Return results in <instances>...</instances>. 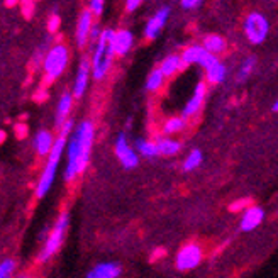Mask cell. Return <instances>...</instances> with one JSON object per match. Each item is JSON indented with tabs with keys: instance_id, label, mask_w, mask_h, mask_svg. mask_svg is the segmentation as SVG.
Returning <instances> with one entry per match:
<instances>
[{
	"instance_id": "cell-14",
	"label": "cell",
	"mask_w": 278,
	"mask_h": 278,
	"mask_svg": "<svg viewBox=\"0 0 278 278\" xmlns=\"http://www.w3.org/2000/svg\"><path fill=\"white\" fill-rule=\"evenodd\" d=\"M263 217H264V212L261 207H248V210L244 212L243 216V221H241V229L243 231H253L256 229L259 224L263 222Z\"/></svg>"
},
{
	"instance_id": "cell-23",
	"label": "cell",
	"mask_w": 278,
	"mask_h": 278,
	"mask_svg": "<svg viewBox=\"0 0 278 278\" xmlns=\"http://www.w3.org/2000/svg\"><path fill=\"white\" fill-rule=\"evenodd\" d=\"M163 83H165L163 73L160 71V68H155L150 75H148L146 88H148V90H151V92H155V90H158V88L163 87Z\"/></svg>"
},
{
	"instance_id": "cell-35",
	"label": "cell",
	"mask_w": 278,
	"mask_h": 278,
	"mask_svg": "<svg viewBox=\"0 0 278 278\" xmlns=\"http://www.w3.org/2000/svg\"><path fill=\"white\" fill-rule=\"evenodd\" d=\"M199 6H200L199 0H183V2H182V7L183 9H195V7H199Z\"/></svg>"
},
{
	"instance_id": "cell-4",
	"label": "cell",
	"mask_w": 278,
	"mask_h": 278,
	"mask_svg": "<svg viewBox=\"0 0 278 278\" xmlns=\"http://www.w3.org/2000/svg\"><path fill=\"white\" fill-rule=\"evenodd\" d=\"M68 48L63 46V44H56L55 48L49 49L48 55L44 56V78L41 88H46L48 85H51L65 71L66 65H68Z\"/></svg>"
},
{
	"instance_id": "cell-18",
	"label": "cell",
	"mask_w": 278,
	"mask_h": 278,
	"mask_svg": "<svg viewBox=\"0 0 278 278\" xmlns=\"http://www.w3.org/2000/svg\"><path fill=\"white\" fill-rule=\"evenodd\" d=\"M185 68V65L182 63L180 56L178 55H170L168 58H165L163 63L160 65V71L163 73V77H172V75H175L177 71H180Z\"/></svg>"
},
{
	"instance_id": "cell-30",
	"label": "cell",
	"mask_w": 278,
	"mask_h": 278,
	"mask_svg": "<svg viewBox=\"0 0 278 278\" xmlns=\"http://www.w3.org/2000/svg\"><path fill=\"white\" fill-rule=\"evenodd\" d=\"M58 28H60V16H58L56 12H53L48 21V31L49 33H56Z\"/></svg>"
},
{
	"instance_id": "cell-26",
	"label": "cell",
	"mask_w": 278,
	"mask_h": 278,
	"mask_svg": "<svg viewBox=\"0 0 278 278\" xmlns=\"http://www.w3.org/2000/svg\"><path fill=\"white\" fill-rule=\"evenodd\" d=\"M200 163H202V151L200 150L190 151V155H188L185 161H183V172H192V170H195Z\"/></svg>"
},
{
	"instance_id": "cell-2",
	"label": "cell",
	"mask_w": 278,
	"mask_h": 278,
	"mask_svg": "<svg viewBox=\"0 0 278 278\" xmlns=\"http://www.w3.org/2000/svg\"><path fill=\"white\" fill-rule=\"evenodd\" d=\"M71 127H73V120L71 119H68L60 127V134H58V137L55 139V145H53L51 153L48 155L46 167H44L41 177H39L38 185H36V195H38L39 199H43V197L48 194L49 188H51V185H53V182H55L58 165H60L61 155H63V151H65L66 143H68V134L71 131Z\"/></svg>"
},
{
	"instance_id": "cell-6",
	"label": "cell",
	"mask_w": 278,
	"mask_h": 278,
	"mask_svg": "<svg viewBox=\"0 0 278 278\" xmlns=\"http://www.w3.org/2000/svg\"><path fill=\"white\" fill-rule=\"evenodd\" d=\"M270 24H268L266 17L258 14V12H251L244 21V33L248 36L249 43L261 44L268 36Z\"/></svg>"
},
{
	"instance_id": "cell-28",
	"label": "cell",
	"mask_w": 278,
	"mask_h": 278,
	"mask_svg": "<svg viewBox=\"0 0 278 278\" xmlns=\"http://www.w3.org/2000/svg\"><path fill=\"white\" fill-rule=\"evenodd\" d=\"M14 270H16L14 259H6V261L0 263V278H11Z\"/></svg>"
},
{
	"instance_id": "cell-15",
	"label": "cell",
	"mask_w": 278,
	"mask_h": 278,
	"mask_svg": "<svg viewBox=\"0 0 278 278\" xmlns=\"http://www.w3.org/2000/svg\"><path fill=\"white\" fill-rule=\"evenodd\" d=\"M122 268L117 263H100L87 273V278H117Z\"/></svg>"
},
{
	"instance_id": "cell-11",
	"label": "cell",
	"mask_w": 278,
	"mask_h": 278,
	"mask_svg": "<svg viewBox=\"0 0 278 278\" xmlns=\"http://www.w3.org/2000/svg\"><path fill=\"white\" fill-rule=\"evenodd\" d=\"M93 28V16L88 9H83L80 12V19L77 24V44L83 48L87 44L88 38H90V31Z\"/></svg>"
},
{
	"instance_id": "cell-13",
	"label": "cell",
	"mask_w": 278,
	"mask_h": 278,
	"mask_svg": "<svg viewBox=\"0 0 278 278\" xmlns=\"http://www.w3.org/2000/svg\"><path fill=\"white\" fill-rule=\"evenodd\" d=\"M134 44V38L132 33L127 29H119L114 33V41H112V46H114V53L115 56H125L129 51H131Z\"/></svg>"
},
{
	"instance_id": "cell-25",
	"label": "cell",
	"mask_w": 278,
	"mask_h": 278,
	"mask_svg": "<svg viewBox=\"0 0 278 278\" xmlns=\"http://www.w3.org/2000/svg\"><path fill=\"white\" fill-rule=\"evenodd\" d=\"M187 120L183 117H172L168 119L167 122L163 124V132L165 134H175V132H180L185 129Z\"/></svg>"
},
{
	"instance_id": "cell-3",
	"label": "cell",
	"mask_w": 278,
	"mask_h": 278,
	"mask_svg": "<svg viewBox=\"0 0 278 278\" xmlns=\"http://www.w3.org/2000/svg\"><path fill=\"white\" fill-rule=\"evenodd\" d=\"M114 29L107 28L104 31H100V36L97 39V46L95 51L90 58V68H92V75L95 80H102L112 68V61H114V46H112V41H114Z\"/></svg>"
},
{
	"instance_id": "cell-16",
	"label": "cell",
	"mask_w": 278,
	"mask_h": 278,
	"mask_svg": "<svg viewBox=\"0 0 278 278\" xmlns=\"http://www.w3.org/2000/svg\"><path fill=\"white\" fill-rule=\"evenodd\" d=\"M73 107V95L70 92H65L58 102V109H56V127L60 129L63 124L68 120V115Z\"/></svg>"
},
{
	"instance_id": "cell-8",
	"label": "cell",
	"mask_w": 278,
	"mask_h": 278,
	"mask_svg": "<svg viewBox=\"0 0 278 278\" xmlns=\"http://www.w3.org/2000/svg\"><path fill=\"white\" fill-rule=\"evenodd\" d=\"M115 155H117L120 165H122L124 168L132 170L137 167V163H139L137 153L127 145V139H125L124 134H119L117 141H115Z\"/></svg>"
},
{
	"instance_id": "cell-21",
	"label": "cell",
	"mask_w": 278,
	"mask_h": 278,
	"mask_svg": "<svg viewBox=\"0 0 278 278\" xmlns=\"http://www.w3.org/2000/svg\"><path fill=\"white\" fill-rule=\"evenodd\" d=\"M204 53H205V49L202 46H190L182 53L180 60L183 65L188 66V65H192V63H199L200 58L204 56Z\"/></svg>"
},
{
	"instance_id": "cell-20",
	"label": "cell",
	"mask_w": 278,
	"mask_h": 278,
	"mask_svg": "<svg viewBox=\"0 0 278 278\" xmlns=\"http://www.w3.org/2000/svg\"><path fill=\"white\" fill-rule=\"evenodd\" d=\"M202 48L207 53H210V55L216 56L226 49V41H224V38H221V36H217V34H209V36H205L204 46Z\"/></svg>"
},
{
	"instance_id": "cell-38",
	"label": "cell",
	"mask_w": 278,
	"mask_h": 278,
	"mask_svg": "<svg viewBox=\"0 0 278 278\" xmlns=\"http://www.w3.org/2000/svg\"><path fill=\"white\" fill-rule=\"evenodd\" d=\"M4 139H6V132L0 131V143H4Z\"/></svg>"
},
{
	"instance_id": "cell-29",
	"label": "cell",
	"mask_w": 278,
	"mask_h": 278,
	"mask_svg": "<svg viewBox=\"0 0 278 278\" xmlns=\"http://www.w3.org/2000/svg\"><path fill=\"white\" fill-rule=\"evenodd\" d=\"M88 11L92 12V16H100L104 12V2L102 0H92L90 6H88Z\"/></svg>"
},
{
	"instance_id": "cell-10",
	"label": "cell",
	"mask_w": 278,
	"mask_h": 278,
	"mask_svg": "<svg viewBox=\"0 0 278 278\" xmlns=\"http://www.w3.org/2000/svg\"><path fill=\"white\" fill-rule=\"evenodd\" d=\"M168 16H170V7H161L160 11L148 21V24L145 28L146 39H155L156 36L161 33L163 26L167 24V21H168Z\"/></svg>"
},
{
	"instance_id": "cell-12",
	"label": "cell",
	"mask_w": 278,
	"mask_h": 278,
	"mask_svg": "<svg viewBox=\"0 0 278 278\" xmlns=\"http://www.w3.org/2000/svg\"><path fill=\"white\" fill-rule=\"evenodd\" d=\"M205 93H207L205 83L204 82L197 83V87H195V90H194V95L190 97V100H188L187 105L183 107V112H182V114H183L182 117L183 119L190 117V115H195L197 112L200 110V107H202V104H204V100H205Z\"/></svg>"
},
{
	"instance_id": "cell-33",
	"label": "cell",
	"mask_w": 278,
	"mask_h": 278,
	"mask_svg": "<svg viewBox=\"0 0 278 278\" xmlns=\"http://www.w3.org/2000/svg\"><path fill=\"white\" fill-rule=\"evenodd\" d=\"M22 11H24V16L29 19V17L33 16V12H34V4L33 2H24L22 4Z\"/></svg>"
},
{
	"instance_id": "cell-37",
	"label": "cell",
	"mask_w": 278,
	"mask_h": 278,
	"mask_svg": "<svg viewBox=\"0 0 278 278\" xmlns=\"http://www.w3.org/2000/svg\"><path fill=\"white\" fill-rule=\"evenodd\" d=\"M163 254H165V249L163 248H158V249H156V253L153 254V256H151V259L155 261V259H158L160 256H163Z\"/></svg>"
},
{
	"instance_id": "cell-5",
	"label": "cell",
	"mask_w": 278,
	"mask_h": 278,
	"mask_svg": "<svg viewBox=\"0 0 278 278\" xmlns=\"http://www.w3.org/2000/svg\"><path fill=\"white\" fill-rule=\"evenodd\" d=\"M68 222H70L68 212H65V210H63L60 216H58L55 227H53L51 232H49V236H48V239H46V244H44L41 254H39V258H38L39 263L48 261V259L51 258L58 249H60L63 239H65L66 229H68Z\"/></svg>"
},
{
	"instance_id": "cell-7",
	"label": "cell",
	"mask_w": 278,
	"mask_h": 278,
	"mask_svg": "<svg viewBox=\"0 0 278 278\" xmlns=\"http://www.w3.org/2000/svg\"><path fill=\"white\" fill-rule=\"evenodd\" d=\"M202 261V249L197 244H185L178 251L177 258H175V264L180 271L192 270V268L199 266Z\"/></svg>"
},
{
	"instance_id": "cell-40",
	"label": "cell",
	"mask_w": 278,
	"mask_h": 278,
	"mask_svg": "<svg viewBox=\"0 0 278 278\" xmlns=\"http://www.w3.org/2000/svg\"><path fill=\"white\" fill-rule=\"evenodd\" d=\"M21 278H26V276H21Z\"/></svg>"
},
{
	"instance_id": "cell-22",
	"label": "cell",
	"mask_w": 278,
	"mask_h": 278,
	"mask_svg": "<svg viewBox=\"0 0 278 278\" xmlns=\"http://www.w3.org/2000/svg\"><path fill=\"white\" fill-rule=\"evenodd\" d=\"M207 71V80H209V83H221L224 78H226V66L222 65L221 61H217V63H214L210 68L205 70Z\"/></svg>"
},
{
	"instance_id": "cell-19",
	"label": "cell",
	"mask_w": 278,
	"mask_h": 278,
	"mask_svg": "<svg viewBox=\"0 0 278 278\" xmlns=\"http://www.w3.org/2000/svg\"><path fill=\"white\" fill-rule=\"evenodd\" d=\"M155 145H156V150H158V155H163V156H173L182 150L180 143L175 141L172 137H160Z\"/></svg>"
},
{
	"instance_id": "cell-31",
	"label": "cell",
	"mask_w": 278,
	"mask_h": 278,
	"mask_svg": "<svg viewBox=\"0 0 278 278\" xmlns=\"http://www.w3.org/2000/svg\"><path fill=\"white\" fill-rule=\"evenodd\" d=\"M249 204H251L249 199H241V200H236L234 204H231L229 209L232 210V212H237V210H241L244 207H249Z\"/></svg>"
},
{
	"instance_id": "cell-36",
	"label": "cell",
	"mask_w": 278,
	"mask_h": 278,
	"mask_svg": "<svg viewBox=\"0 0 278 278\" xmlns=\"http://www.w3.org/2000/svg\"><path fill=\"white\" fill-rule=\"evenodd\" d=\"M98 36H100V29H98V26H93L92 31H90V38H88V39H92V41H97Z\"/></svg>"
},
{
	"instance_id": "cell-27",
	"label": "cell",
	"mask_w": 278,
	"mask_h": 278,
	"mask_svg": "<svg viewBox=\"0 0 278 278\" xmlns=\"http://www.w3.org/2000/svg\"><path fill=\"white\" fill-rule=\"evenodd\" d=\"M253 68H254V58L249 56L248 60L243 63V66H241L239 75H237V80H239V82H244V80L249 77L251 71H253Z\"/></svg>"
},
{
	"instance_id": "cell-34",
	"label": "cell",
	"mask_w": 278,
	"mask_h": 278,
	"mask_svg": "<svg viewBox=\"0 0 278 278\" xmlns=\"http://www.w3.org/2000/svg\"><path fill=\"white\" fill-rule=\"evenodd\" d=\"M139 6H141V2H139V0H129V2H125V11L134 12Z\"/></svg>"
},
{
	"instance_id": "cell-17",
	"label": "cell",
	"mask_w": 278,
	"mask_h": 278,
	"mask_svg": "<svg viewBox=\"0 0 278 278\" xmlns=\"http://www.w3.org/2000/svg\"><path fill=\"white\" fill-rule=\"evenodd\" d=\"M53 145H55V136H53L49 131H39L36 134V139H34V146H36V151L38 155L41 156H48L51 153L53 150Z\"/></svg>"
},
{
	"instance_id": "cell-9",
	"label": "cell",
	"mask_w": 278,
	"mask_h": 278,
	"mask_svg": "<svg viewBox=\"0 0 278 278\" xmlns=\"http://www.w3.org/2000/svg\"><path fill=\"white\" fill-rule=\"evenodd\" d=\"M90 75H92L90 58H83L82 63H80V66H78L77 78H75V85H73V92H71L73 98H80L85 93V88H87V85H88Z\"/></svg>"
},
{
	"instance_id": "cell-24",
	"label": "cell",
	"mask_w": 278,
	"mask_h": 278,
	"mask_svg": "<svg viewBox=\"0 0 278 278\" xmlns=\"http://www.w3.org/2000/svg\"><path fill=\"white\" fill-rule=\"evenodd\" d=\"M137 151L146 158H155L158 156V150H156V145L153 141H146V139H137L136 141Z\"/></svg>"
},
{
	"instance_id": "cell-39",
	"label": "cell",
	"mask_w": 278,
	"mask_h": 278,
	"mask_svg": "<svg viewBox=\"0 0 278 278\" xmlns=\"http://www.w3.org/2000/svg\"><path fill=\"white\" fill-rule=\"evenodd\" d=\"M273 110H275V112H278V100L275 102V104H273Z\"/></svg>"
},
{
	"instance_id": "cell-1",
	"label": "cell",
	"mask_w": 278,
	"mask_h": 278,
	"mask_svg": "<svg viewBox=\"0 0 278 278\" xmlns=\"http://www.w3.org/2000/svg\"><path fill=\"white\" fill-rule=\"evenodd\" d=\"M93 137H95L93 124L90 120H83L68 143V161H66L65 170L66 182H73L78 175H82L87 170L88 161H90Z\"/></svg>"
},
{
	"instance_id": "cell-32",
	"label": "cell",
	"mask_w": 278,
	"mask_h": 278,
	"mask_svg": "<svg viewBox=\"0 0 278 278\" xmlns=\"http://www.w3.org/2000/svg\"><path fill=\"white\" fill-rule=\"evenodd\" d=\"M14 131L17 134V137H26L28 136V125H26L24 122H19V124H16Z\"/></svg>"
}]
</instances>
